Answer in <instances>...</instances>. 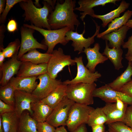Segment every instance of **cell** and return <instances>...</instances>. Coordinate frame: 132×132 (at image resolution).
<instances>
[{"instance_id":"cell-20","label":"cell","mask_w":132,"mask_h":132,"mask_svg":"<svg viewBox=\"0 0 132 132\" xmlns=\"http://www.w3.org/2000/svg\"><path fill=\"white\" fill-rule=\"evenodd\" d=\"M67 85L62 83L47 96L41 100L53 109L66 96Z\"/></svg>"},{"instance_id":"cell-43","label":"cell","mask_w":132,"mask_h":132,"mask_svg":"<svg viewBox=\"0 0 132 132\" xmlns=\"http://www.w3.org/2000/svg\"><path fill=\"white\" fill-rule=\"evenodd\" d=\"M120 91L132 98V86L125 85L121 88Z\"/></svg>"},{"instance_id":"cell-30","label":"cell","mask_w":132,"mask_h":132,"mask_svg":"<svg viewBox=\"0 0 132 132\" xmlns=\"http://www.w3.org/2000/svg\"><path fill=\"white\" fill-rule=\"evenodd\" d=\"M107 121L106 115L101 107H97L93 110L89 115L87 124L90 127L106 123Z\"/></svg>"},{"instance_id":"cell-34","label":"cell","mask_w":132,"mask_h":132,"mask_svg":"<svg viewBox=\"0 0 132 132\" xmlns=\"http://www.w3.org/2000/svg\"><path fill=\"white\" fill-rule=\"evenodd\" d=\"M24 0H6L4 10L0 15V23L4 24L5 22L7 16L11 9L16 4Z\"/></svg>"},{"instance_id":"cell-28","label":"cell","mask_w":132,"mask_h":132,"mask_svg":"<svg viewBox=\"0 0 132 132\" xmlns=\"http://www.w3.org/2000/svg\"><path fill=\"white\" fill-rule=\"evenodd\" d=\"M0 115L4 132H17L19 117L15 111Z\"/></svg>"},{"instance_id":"cell-17","label":"cell","mask_w":132,"mask_h":132,"mask_svg":"<svg viewBox=\"0 0 132 132\" xmlns=\"http://www.w3.org/2000/svg\"><path fill=\"white\" fill-rule=\"evenodd\" d=\"M47 63L36 64L29 62H22L16 75L19 77L38 76L47 72Z\"/></svg>"},{"instance_id":"cell-8","label":"cell","mask_w":132,"mask_h":132,"mask_svg":"<svg viewBox=\"0 0 132 132\" xmlns=\"http://www.w3.org/2000/svg\"><path fill=\"white\" fill-rule=\"evenodd\" d=\"M95 23L96 30L95 33L90 37L87 38L84 37V35L85 32V23L84 22V29L82 33L79 34L76 32L70 30L67 32L66 34L65 39L69 41H72L71 45L74 47L75 51H78V54L83 52L84 48L89 47L95 41L94 38L99 33L100 26H99L95 20L92 19Z\"/></svg>"},{"instance_id":"cell-47","label":"cell","mask_w":132,"mask_h":132,"mask_svg":"<svg viewBox=\"0 0 132 132\" xmlns=\"http://www.w3.org/2000/svg\"><path fill=\"white\" fill-rule=\"evenodd\" d=\"M45 1L49 4L54 9L55 8V5L56 4V0H45Z\"/></svg>"},{"instance_id":"cell-52","label":"cell","mask_w":132,"mask_h":132,"mask_svg":"<svg viewBox=\"0 0 132 132\" xmlns=\"http://www.w3.org/2000/svg\"><path fill=\"white\" fill-rule=\"evenodd\" d=\"M125 85L128 86H132V80L127 83Z\"/></svg>"},{"instance_id":"cell-32","label":"cell","mask_w":132,"mask_h":132,"mask_svg":"<svg viewBox=\"0 0 132 132\" xmlns=\"http://www.w3.org/2000/svg\"><path fill=\"white\" fill-rule=\"evenodd\" d=\"M21 46V42L18 38L10 43L5 48L2 49V51L6 58H11L17 55Z\"/></svg>"},{"instance_id":"cell-24","label":"cell","mask_w":132,"mask_h":132,"mask_svg":"<svg viewBox=\"0 0 132 132\" xmlns=\"http://www.w3.org/2000/svg\"><path fill=\"white\" fill-rule=\"evenodd\" d=\"M102 108L107 117V121L106 124L107 125L122 121L126 110L122 111L118 109L115 103H106Z\"/></svg>"},{"instance_id":"cell-22","label":"cell","mask_w":132,"mask_h":132,"mask_svg":"<svg viewBox=\"0 0 132 132\" xmlns=\"http://www.w3.org/2000/svg\"><path fill=\"white\" fill-rule=\"evenodd\" d=\"M105 47L102 54L103 55L110 60L115 69L119 70L123 68V66L121 63L123 59L122 49L121 48H110L107 41L105 40Z\"/></svg>"},{"instance_id":"cell-44","label":"cell","mask_w":132,"mask_h":132,"mask_svg":"<svg viewBox=\"0 0 132 132\" xmlns=\"http://www.w3.org/2000/svg\"><path fill=\"white\" fill-rule=\"evenodd\" d=\"M86 124H81L72 132H88Z\"/></svg>"},{"instance_id":"cell-48","label":"cell","mask_w":132,"mask_h":132,"mask_svg":"<svg viewBox=\"0 0 132 132\" xmlns=\"http://www.w3.org/2000/svg\"><path fill=\"white\" fill-rule=\"evenodd\" d=\"M55 132H67L64 126H61L57 128Z\"/></svg>"},{"instance_id":"cell-36","label":"cell","mask_w":132,"mask_h":132,"mask_svg":"<svg viewBox=\"0 0 132 132\" xmlns=\"http://www.w3.org/2000/svg\"><path fill=\"white\" fill-rule=\"evenodd\" d=\"M121 121L127 126L132 128V106H128Z\"/></svg>"},{"instance_id":"cell-14","label":"cell","mask_w":132,"mask_h":132,"mask_svg":"<svg viewBox=\"0 0 132 132\" xmlns=\"http://www.w3.org/2000/svg\"><path fill=\"white\" fill-rule=\"evenodd\" d=\"M22 62L17 59V55L11 58L4 62L0 67V86L6 85L11 79L17 75Z\"/></svg>"},{"instance_id":"cell-19","label":"cell","mask_w":132,"mask_h":132,"mask_svg":"<svg viewBox=\"0 0 132 132\" xmlns=\"http://www.w3.org/2000/svg\"><path fill=\"white\" fill-rule=\"evenodd\" d=\"M130 29L125 25L118 30L104 35L101 38L109 41L108 45L110 48H121L125 43L124 40Z\"/></svg>"},{"instance_id":"cell-50","label":"cell","mask_w":132,"mask_h":132,"mask_svg":"<svg viewBox=\"0 0 132 132\" xmlns=\"http://www.w3.org/2000/svg\"><path fill=\"white\" fill-rule=\"evenodd\" d=\"M126 25L130 29L132 28V19H130L126 23Z\"/></svg>"},{"instance_id":"cell-4","label":"cell","mask_w":132,"mask_h":132,"mask_svg":"<svg viewBox=\"0 0 132 132\" xmlns=\"http://www.w3.org/2000/svg\"><path fill=\"white\" fill-rule=\"evenodd\" d=\"M23 26L33 29L43 35L44 37L43 44L48 47L46 53L51 54L57 44L60 43L65 45L69 42L65 39L66 33L71 30L68 27L57 30H48L36 27L32 24H24Z\"/></svg>"},{"instance_id":"cell-10","label":"cell","mask_w":132,"mask_h":132,"mask_svg":"<svg viewBox=\"0 0 132 132\" xmlns=\"http://www.w3.org/2000/svg\"><path fill=\"white\" fill-rule=\"evenodd\" d=\"M35 30L23 26L21 27V39L20 47L17 55L18 60H19L23 55L31 50L36 49L44 50H47V46L40 43L34 38L33 34Z\"/></svg>"},{"instance_id":"cell-46","label":"cell","mask_w":132,"mask_h":132,"mask_svg":"<svg viewBox=\"0 0 132 132\" xmlns=\"http://www.w3.org/2000/svg\"><path fill=\"white\" fill-rule=\"evenodd\" d=\"M5 57L2 51H0V67L3 64Z\"/></svg>"},{"instance_id":"cell-25","label":"cell","mask_w":132,"mask_h":132,"mask_svg":"<svg viewBox=\"0 0 132 132\" xmlns=\"http://www.w3.org/2000/svg\"><path fill=\"white\" fill-rule=\"evenodd\" d=\"M51 56L52 54L42 53L35 49L23 55L19 60L21 62H29L36 64L48 63Z\"/></svg>"},{"instance_id":"cell-40","label":"cell","mask_w":132,"mask_h":132,"mask_svg":"<svg viewBox=\"0 0 132 132\" xmlns=\"http://www.w3.org/2000/svg\"><path fill=\"white\" fill-rule=\"evenodd\" d=\"M7 29L4 24H1L0 26V51L4 48L3 39L5 37L4 33Z\"/></svg>"},{"instance_id":"cell-49","label":"cell","mask_w":132,"mask_h":132,"mask_svg":"<svg viewBox=\"0 0 132 132\" xmlns=\"http://www.w3.org/2000/svg\"><path fill=\"white\" fill-rule=\"evenodd\" d=\"M0 132H4L3 128L2 122V118L0 115Z\"/></svg>"},{"instance_id":"cell-23","label":"cell","mask_w":132,"mask_h":132,"mask_svg":"<svg viewBox=\"0 0 132 132\" xmlns=\"http://www.w3.org/2000/svg\"><path fill=\"white\" fill-rule=\"evenodd\" d=\"M130 5L129 3L126 2L125 0H122L119 6L116 9L103 15L94 14L92 17L100 19L102 22V27H105L109 23L115 18L119 17L121 13L128 8Z\"/></svg>"},{"instance_id":"cell-5","label":"cell","mask_w":132,"mask_h":132,"mask_svg":"<svg viewBox=\"0 0 132 132\" xmlns=\"http://www.w3.org/2000/svg\"><path fill=\"white\" fill-rule=\"evenodd\" d=\"M94 108L88 105L75 103L69 111L66 125L72 132L82 124H87L89 115Z\"/></svg>"},{"instance_id":"cell-53","label":"cell","mask_w":132,"mask_h":132,"mask_svg":"<svg viewBox=\"0 0 132 132\" xmlns=\"http://www.w3.org/2000/svg\"><path fill=\"white\" fill-rule=\"evenodd\" d=\"M129 61H130L131 62V66L132 68V56L130 58Z\"/></svg>"},{"instance_id":"cell-15","label":"cell","mask_w":132,"mask_h":132,"mask_svg":"<svg viewBox=\"0 0 132 132\" xmlns=\"http://www.w3.org/2000/svg\"><path fill=\"white\" fill-rule=\"evenodd\" d=\"M99 44H95L93 47L84 48L83 52L86 54L88 60L86 67L91 72H95V68L98 64L104 63L108 58L99 52Z\"/></svg>"},{"instance_id":"cell-18","label":"cell","mask_w":132,"mask_h":132,"mask_svg":"<svg viewBox=\"0 0 132 132\" xmlns=\"http://www.w3.org/2000/svg\"><path fill=\"white\" fill-rule=\"evenodd\" d=\"M38 76L12 77L10 82L15 90H22L32 93L38 84L36 81Z\"/></svg>"},{"instance_id":"cell-39","label":"cell","mask_w":132,"mask_h":132,"mask_svg":"<svg viewBox=\"0 0 132 132\" xmlns=\"http://www.w3.org/2000/svg\"><path fill=\"white\" fill-rule=\"evenodd\" d=\"M7 29L10 33H13L17 30V23L13 19L10 20L7 26Z\"/></svg>"},{"instance_id":"cell-33","label":"cell","mask_w":132,"mask_h":132,"mask_svg":"<svg viewBox=\"0 0 132 132\" xmlns=\"http://www.w3.org/2000/svg\"><path fill=\"white\" fill-rule=\"evenodd\" d=\"M109 132H132V128L127 126L121 121L108 124Z\"/></svg>"},{"instance_id":"cell-26","label":"cell","mask_w":132,"mask_h":132,"mask_svg":"<svg viewBox=\"0 0 132 132\" xmlns=\"http://www.w3.org/2000/svg\"><path fill=\"white\" fill-rule=\"evenodd\" d=\"M29 113L23 112L19 117L17 132H38V122Z\"/></svg>"},{"instance_id":"cell-31","label":"cell","mask_w":132,"mask_h":132,"mask_svg":"<svg viewBox=\"0 0 132 132\" xmlns=\"http://www.w3.org/2000/svg\"><path fill=\"white\" fill-rule=\"evenodd\" d=\"M15 90L10 82L5 86H0V99L6 103L14 107Z\"/></svg>"},{"instance_id":"cell-54","label":"cell","mask_w":132,"mask_h":132,"mask_svg":"<svg viewBox=\"0 0 132 132\" xmlns=\"http://www.w3.org/2000/svg\"><path fill=\"white\" fill-rule=\"evenodd\" d=\"M105 132H109L108 131H106Z\"/></svg>"},{"instance_id":"cell-11","label":"cell","mask_w":132,"mask_h":132,"mask_svg":"<svg viewBox=\"0 0 132 132\" xmlns=\"http://www.w3.org/2000/svg\"><path fill=\"white\" fill-rule=\"evenodd\" d=\"M74 60L77 66L76 76L71 80H67L63 82V84L68 85L81 83H91L97 81L101 77V75L98 71L91 72L84 66L82 56L75 57Z\"/></svg>"},{"instance_id":"cell-42","label":"cell","mask_w":132,"mask_h":132,"mask_svg":"<svg viewBox=\"0 0 132 132\" xmlns=\"http://www.w3.org/2000/svg\"><path fill=\"white\" fill-rule=\"evenodd\" d=\"M116 107L119 110H126L128 105L120 100H118L115 102Z\"/></svg>"},{"instance_id":"cell-37","label":"cell","mask_w":132,"mask_h":132,"mask_svg":"<svg viewBox=\"0 0 132 132\" xmlns=\"http://www.w3.org/2000/svg\"><path fill=\"white\" fill-rule=\"evenodd\" d=\"M122 47L124 49H128L127 53L125 55V56L126 59L129 61L132 56V34L129 37L127 41L124 43Z\"/></svg>"},{"instance_id":"cell-1","label":"cell","mask_w":132,"mask_h":132,"mask_svg":"<svg viewBox=\"0 0 132 132\" xmlns=\"http://www.w3.org/2000/svg\"><path fill=\"white\" fill-rule=\"evenodd\" d=\"M76 1L65 0L63 3L57 1L55 9L49 15L48 22L51 30H57L68 27L73 31L76 26V31L80 23L78 15L74 12Z\"/></svg>"},{"instance_id":"cell-41","label":"cell","mask_w":132,"mask_h":132,"mask_svg":"<svg viewBox=\"0 0 132 132\" xmlns=\"http://www.w3.org/2000/svg\"><path fill=\"white\" fill-rule=\"evenodd\" d=\"M92 132H105L104 124L93 125L91 127Z\"/></svg>"},{"instance_id":"cell-3","label":"cell","mask_w":132,"mask_h":132,"mask_svg":"<svg viewBox=\"0 0 132 132\" xmlns=\"http://www.w3.org/2000/svg\"><path fill=\"white\" fill-rule=\"evenodd\" d=\"M95 83H78L67 85L66 96L75 103L89 105L93 104V94L96 88Z\"/></svg>"},{"instance_id":"cell-29","label":"cell","mask_w":132,"mask_h":132,"mask_svg":"<svg viewBox=\"0 0 132 132\" xmlns=\"http://www.w3.org/2000/svg\"><path fill=\"white\" fill-rule=\"evenodd\" d=\"M132 76L131 62L129 61L128 66L124 72L112 82L108 84L112 89L117 91H120L124 86L132 80Z\"/></svg>"},{"instance_id":"cell-21","label":"cell","mask_w":132,"mask_h":132,"mask_svg":"<svg viewBox=\"0 0 132 132\" xmlns=\"http://www.w3.org/2000/svg\"><path fill=\"white\" fill-rule=\"evenodd\" d=\"M32 117L37 122L46 121L53 109L41 100L32 103Z\"/></svg>"},{"instance_id":"cell-12","label":"cell","mask_w":132,"mask_h":132,"mask_svg":"<svg viewBox=\"0 0 132 132\" xmlns=\"http://www.w3.org/2000/svg\"><path fill=\"white\" fill-rule=\"evenodd\" d=\"M37 79L39 80V83L32 93L40 100L47 96L62 83L61 79L52 78L47 72L38 76Z\"/></svg>"},{"instance_id":"cell-51","label":"cell","mask_w":132,"mask_h":132,"mask_svg":"<svg viewBox=\"0 0 132 132\" xmlns=\"http://www.w3.org/2000/svg\"><path fill=\"white\" fill-rule=\"evenodd\" d=\"M35 2L33 3L35 6L38 8H42L41 5L39 3V0H35Z\"/></svg>"},{"instance_id":"cell-45","label":"cell","mask_w":132,"mask_h":132,"mask_svg":"<svg viewBox=\"0 0 132 132\" xmlns=\"http://www.w3.org/2000/svg\"><path fill=\"white\" fill-rule=\"evenodd\" d=\"M6 0H0V15L3 12L6 4Z\"/></svg>"},{"instance_id":"cell-16","label":"cell","mask_w":132,"mask_h":132,"mask_svg":"<svg viewBox=\"0 0 132 132\" xmlns=\"http://www.w3.org/2000/svg\"><path fill=\"white\" fill-rule=\"evenodd\" d=\"M119 0H79L78 1L79 5L78 7L75 8L74 10L82 11L80 13L81 15L80 17L81 20L84 21V18L87 15L92 17L95 14L93 8L99 6H104L106 4L112 3L116 4L117 1Z\"/></svg>"},{"instance_id":"cell-38","label":"cell","mask_w":132,"mask_h":132,"mask_svg":"<svg viewBox=\"0 0 132 132\" xmlns=\"http://www.w3.org/2000/svg\"><path fill=\"white\" fill-rule=\"evenodd\" d=\"M15 111L14 106L6 103L0 99V115Z\"/></svg>"},{"instance_id":"cell-13","label":"cell","mask_w":132,"mask_h":132,"mask_svg":"<svg viewBox=\"0 0 132 132\" xmlns=\"http://www.w3.org/2000/svg\"><path fill=\"white\" fill-rule=\"evenodd\" d=\"M14 98L15 111L19 118L25 110L28 111L32 115V103L40 100L32 93L18 90H15Z\"/></svg>"},{"instance_id":"cell-6","label":"cell","mask_w":132,"mask_h":132,"mask_svg":"<svg viewBox=\"0 0 132 132\" xmlns=\"http://www.w3.org/2000/svg\"><path fill=\"white\" fill-rule=\"evenodd\" d=\"M47 63V73L51 77L56 79L58 74L67 66L75 65V60L72 59L70 55H66L61 47L54 50Z\"/></svg>"},{"instance_id":"cell-27","label":"cell","mask_w":132,"mask_h":132,"mask_svg":"<svg viewBox=\"0 0 132 132\" xmlns=\"http://www.w3.org/2000/svg\"><path fill=\"white\" fill-rule=\"evenodd\" d=\"M132 16V11L128 10L121 17L115 18L109 24L107 30L103 32L99 33L97 37L101 38L104 35L118 30L125 25Z\"/></svg>"},{"instance_id":"cell-35","label":"cell","mask_w":132,"mask_h":132,"mask_svg":"<svg viewBox=\"0 0 132 132\" xmlns=\"http://www.w3.org/2000/svg\"><path fill=\"white\" fill-rule=\"evenodd\" d=\"M37 129L38 132H55L56 129L46 121L38 122Z\"/></svg>"},{"instance_id":"cell-9","label":"cell","mask_w":132,"mask_h":132,"mask_svg":"<svg viewBox=\"0 0 132 132\" xmlns=\"http://www.w3.org/2000/svg\"><path fill=\"white\" fill-rule=\"evenodd\" d=\"M93 96L101 99L106 103H114L120 100L128 105L132 106V98L121 91L111 88L108 84L96 88Z\"/></svg>"},{"instance_id":"cell-7","label":"cell","mask_w":132,"mask_h":132,"mask_svg":"<svg viewBox=\"0 0 132 132\" xmlns=\"http://www.w3.org/2000/svg\"><path fill=\"white\" fill-rule=\"evenodd\" d=\"M75 103L66 96L53 109L46 121L55 128L66 126L69 111Z\"/></svg>"},{"instance_id":"cell-2","label":"cell","mask_w":132,"mask_h":132,"mask_svg":"<svg viewBox=\"0 0 132 132\" xmlns=\"http://www.w3.org/2000/svg\"><path fill=\"white\" fill-rule=\"evenodd\" d=\"M42 3L43 7L40 8L36 7L31 0H24L19 3L24 11L23 16L25 21H30L31 24L36 27L51 30L48 18L53 9L44 0Z\"/></svg>"}]
</instances>
